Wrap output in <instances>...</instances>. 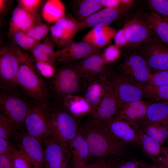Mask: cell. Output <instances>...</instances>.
<instances>
[{"instance_id":"54","label":"cell","mask_w":168,"mask_h":168,"mask_svg":"<svg viewBox=\"0 0 168 168\" xmlns=\"http://www.w3.org/2000/svg\"><path fill=\"white\" fill-rule=\"evenodd\" d=\"M117 165L116 166H115V167H113L112 168H117Z\"/></svg>"},{"instance_id":"4","label":"cell","mask_w":168,"mask_h":168,"mask_svg":"<svg viewBox=\"0 0 168 168\" xmlns=\"http://www.w3.org/2000/svg\"><path fill=\"white\" fill-rule=\"evenodd\" d=\"M58 104L59 107L51 110L49 137L70 151V143L80 131V127L76 117L63 105Z\"/></svg>"},{"instance_id":"43","label":"cell","mask_w":168,"mask_h":168,"mask_svg":"<svg viewBox=\"0 0 168 168\" xmlns=\"http://www.w3.org/2000/svg\"><path fill=\"white\" fill-rule=\"evenodd\" d=\"M148 166L145 162L133 159L120 162L117 165V168H146Z\"/></svg>"},{"instance_id":"15","label":"cell","mask_w":168,"mask_h":168,"mask_svg":"<svg viewBox=\"0 0 168 168\" xmlns=\"http://www.w3.org/2000/svg\"><path fill=\"white\" fill-rule=\"evenodd\" d=\"M99 48L87 43L73 42L68 46L56 51L57 61L71 62L83 59L89 55L100 52Z\"/></svg>"},{"instance_id":"51","label":"cell","mask_w":168,"mask_h":168,"mask_svg":"<svg viewBox=\"0 0 168 168\" xmlns=\"http://www.w3.org/2000/svg\"><path fill=\"white\" fill-rule=\"evenodd\" d=\"M157 163V164L148 165L146 168H166L162 164L159 163Z\"/></svg>"},{"instance_id":"48","label":"cell","mask_w":168,"mask_h":168,"mask_svg":"<svg viewBox=\"0 0 168 168\" xmlns=\"http://www.w3.org/2000/svg\"><path fill=\"white\" fill-rule=\"evenodd\" d=\"M121 3V0H105L104 7L107 8L116 9Z\"/></svg>"},{"instance_id":"34","label":"cell","mask_w":168,"mask_h":168,"mask_svg":"<svg viewBox=\"0 0 168 168\" xmlns=\"http://www.w3.org/2000/svg\"><path fill=\"white\" fill-rule=\"evenodd\" d=\"M147 99L156 102L168 100V85L149 86L145 89Z\"/></svg>"},{"instance_id":"29","label":"cell","mask_w":168,"mask_h":168,"mask_svg":"<svg viewBox=\"0 0 168 168\" xmlns=\"http://www.w3.org/2000/svg\"><path fill=\"white\" fill-rule=\"evenodd\" d=\"M146 22L160 40L168 44V23L164 18L155 12L149 13Z\"/></svg>"},{"instance_id":"16","label":"cell","mask_w":168,"mask_h":168,"mask_svg":"<svg viewBox=\"0 0 168 168\" xmlns=\"http://www.w3.org/2000/svg\"><path fill=\"white\" fill-rule=\"evenodd\" d=\"M152 102L138 100L123 104L116 118L127 121L137 131L138 125L146 120L147 108Z\"/></svg>"},{"instance_id":"36","label":"cell","mask_w":168,"mask_h":168,"mask_svg":"<svg viewBox=\"0 0 168 168\" xmlns=\"http://www.w3.org/2000/svg\"><path fill=\"white\" fill-rule=\"evenodd\" d=\"M51 27L46 24L36 23L26 32L35 40L40 42L50 31Z\"/></svg>"},{"instance_id":"31","label":"cell","mask_w":168,"mask_h":168,"mask_svg":"<svg viewBox=\"0 0 168 168\" xmlns=\"http://www.w3.org/2000/svg\"><path fill=\"white\" fill-rule=\"evenodd\" d=\"M33 58L49 63L55 66L57 60L56 51L49 43L45 42L38 44L32 50Z\"/></svg>"},{"instance_id":"9","label":"cell","mask_w":168,"mask_h":168,"mask_svg":"<svg viewBox=\"0 0 168 168\" xmlns=\"http://www.w3.org/2000/svg\"><path fill=\"white\" fill-rule=\"evenodd\" d=\"M12 91H2L1 93L0 114L16 126H21L24 124L30 104Z\"/></svg>"},{"instance_id":"22","label":"cell","mask_w":168,"mask_h":168,"mask_svg":"<svg viewBox=\"0 0 168 168\" xmlns=\"http://www.w3.org/2000/svg\"><path fill=\"white\" fill-rule=\"evenodd\" d=\"M37 18L18 5L12 12L10 19L9 34L12 35L18 31L26 32L36 24Z\"/></svg>"},{"instance_id":"44","label":"cell","mask_w":168,"mask_h":168,"mask_svg":"<svg viewBox=\"0 0 168 168\" xmlns=\"http://www.w3.org/2000/svg\"><path fill=\"white\" fill-rule=\"evenodd\" d=\"M150 2L157 12L165 16H168V0H151Z\"/></svg>"},{"instance_id":"32","label":"cell","mask_w":168,"mask_h":168,"mask_svg":"<svg viewBox=\"0 0 168 168\" xmlns=\"http://www.w3.org/2000/svg\"><path fill=\"white\" fill-rule=\"evenodd\" d=\"M105 0H85L82 1L77 9V13L82 21L94 14L104 6Z\"/></svg>"},{"instance_id":"40","label":"cell","mask_w":168,"mask_h":168,"mask_svg":"<svg viewBox=\"0 0 168 168\" xmlns=\"http://www.w3.org/2000/svg\"><path fill=\"white\" fill-rule=\"evenodd\" d=\"M166 85H168V70L152 74L149 86H157Z\"/></svg>"},{"instance_id":"49","label":"cell","mask_w":168,"mask_h":168,"mask_svg":"<svg viewBox=\"0 0 168 168\" xmlns=\"http://www.w3.org/2000/svg\"><path fill=\"white\" fill-rule=\"evenodd\" d=\"M7 1L6 0H0V12L1 16L5 12L6 9L7 8Z\"/></svg>"},{"instance_id":"1","label":"cell","mask_w":168,"mask_h":168,"mask_svg":"<svg viewBox=\"0 0 168 168\" xmlns=\"http://www.w3.org/2000/svg\"><path fill=\"white\" fill-rule=\"evenodd\" d=\"M80 131L87 144L89 159L94 158L96 161L125 155L124 143L111 133L104 122L91 116L80 127Z\"/></svg>"},{"instance_id":"17","label":"cell","mask_w":168,"mask_h":168,"mask_svg":"<svg viewBox=\"0 0 168 168\" xmlns=\"http://www.w3.org/2000/svg\"><path fill=\"white\" fill-rule=\"evenodd\" d=\"M42 144L27 133L23 134L20 140V150L30 160L34 168H46L45 150Z\"/></svg>"},{"instance_id":"20","label":"cell","mask_w":168,"mask_h":168,"mask_svg":"<svg viewBox=\"0 0 168 168\" xmlns=\"http://www.w3.org/2000/svg\"><path fill=\"white\" fill-rule=\"evenodd\" d=\"M72 168H85L88 164L89 152L87 144L80 131L71 141L69 147Z\"/></svg>"},{"instance_id":"46","label":"cell","mask_w":168,"mask_h":168,"mask_svg":"<svg viewBox=\"0 0 168 168\" xmlns=\"http://www.w3.org/2000/svg\"><path fill=\"white\" fill-rule=\"evenodd\" d=\"M0 168H12L10 152L0 155Z\"/></svg>"},{"instance_id":"33","label":"cell","mask_w":168,"mask_h":168,"mask_svg":"<svg viewBox=\"0 0 168 168\" xmlns=\"http://www.w3.org/2000/svg\"><path fill=\"white\" fill-rule=\"evenodd\" d=\"M11 36L15 43L24 50L31 51L36 45L40 43L24 31L16 32Z\"/></svg>"},{"instance_id":"52","label":"cell","mask_w":168,"mask_h":168,"mask_svg":"<svg viewBox=\"0 0 168 168\" xmlns=\"http://www.w3.org/2000/svg\"><path fill=\"white\" fill-rule=\"evenodd\" d=\"M164 155V157L168 160V147H163L161 152Z\"/></svg>"},{"instance_id":"38","label":"cell","mask_w":168,"mask_h":168,"mask_svg":"<svg viewBox=\"0 0 168 168\" xmlns=\"http://www.w3.org/2000/svg\"><path fill=\"white\" fill-rule=\"evenodd\" d=\"M33 58L35 66L41 76L47 78L54 76L56 72L54 66L48 62Z\"/></svg>"},{"instance_id":"14","label":"cell","mask_w":168,"mask_h":168,"mask_svg":"<svg viewBox=\"0 0 168 168\" xmlns=\"http://www.w3.org/2000/svg\"><path fill=\"white\" fill-rule=\"evenodd\" d=\"M78 63L82 75L86 82L99 77L107 78L109 68L100 51L82 59Z\"/></svg>"},{"instance_id":"6","label":"cell","mask_w":168,"mask_h":168,"mask_svg":"<svg viewBox=\"0 0 168 168\" xmlns=\"http://www.w3.org/2000/svg\"><path fill=\"white\" fill-rule=\"evenodd\" d=\"M116 70L129 80L145 89L149 86L152 74L145 60L138 54L126 58Z\"/></svg>"},{"instance_id":"39","label":"cell","mask_w":168,"mask_h":168,"mask_svg":"<svg viewBox=\"0 0 168 168\" xmlns=\"http://www.w3.org/2000/svg\"><path fill=\"white\" fill-rule=\"evenodd\" d=\"M109 157L100 159L88 164L85 168H112L120 162L115 157Z\"/></svg>"},{"instance_id":"28","label":"cell","mask_w":168,"mask_h":168,"mask_svg":"<svg viewBox=\"0 0 168 168\" xmlns=\"http://www.w3.org/2000/svg\"><path fill=\"white\" fill-rule=\"evenodd\" d=\"M139 128L162 145L168 143V127L145 120L138 125Z\"/></svg>"},{"instance_id":"18","label":"cell","mask_w":168,"mask_h":168,"mask_svg":"<svg viewBox=\"0 0 168 168\" xmlns=\"http://www.w3.org/2000/svg\"><path fill=\"white\" fill-rule=\"evenodd\" d=\"M108 84L107 79L105 77L95 78L86 83L82 96L90 105L92 112L100 104L105 94Z\"/></svg>"},{"instance_id":"10","label":"cell","mask_w":168,"mask_h":168,"mask_svg":"<svg viewBox=\"0 0 168 168\" xmlns=\"http://www.w3.org/2000/svg\"><path fill=\"white\" fill-rule=\"evenodd\" d=\"M160 40H150L143 43L139 54L145 60L152 74L168 70V46Z\"/></svg>"},{"instance_id":"12","label":"cell","mask_w":168,"mask_h":168,"mask_svg":"<svg viewBox=\"0 0 168 168\" xmlns=\"http://www.w3.org/2000/svg\"><path fill=\"white\" fill-rule=\"evenodd\" d=\"M123 104L109 83L104 97L91 116L103 122L110 120L118 116Z\"/></svg>"},{"instance_id":"19","label":"cell","mask_w":168,"mask_h":168,"mask_svg":"<svg viewBox=\"0 0 168 168\" xmlns=\"http://www.w3.org/2000/svg\"><path fill=\"white\" fill-rule=\"evenodd\" d=\"M104 122L111 133L123 143H139L137 131L127 121L115 118Z\"/></svg>"},{"instance_id":"53","label":"cell","mask_w":168,"mask_h":168,"mask_svg":"<svg viewBox=\"0 0 168 168\" xmlns=\"http://www.w3.org/2000/svg\"><path fill=\"white\" fill-rule=\"evenodd\" d=\"M166 21L168 23V17L166 16H165L164 17Z\"/></svg>"},{"instance_id":"3","label":"cell","mask_w":168,"mask_h":168,"mask_svg":"<svg viewBox=\"0 0 168 168\" xmlns=\"http://www.w3.org/2000/svg\"><path fill=\"white\" fill-rule=\"evenodd\" d=\"M86 82L82 75L78 63H76L56 72L51 80L50 87L56 102L63 104L69 96H81Z\"/></svg>"},{"instance_id":"55","label":"cell","mask_w":168,"mask_h":168,"mask_svg":"<svg viewBox=\"0 0 168 168\" xmlns=\"http://www.w3.org/2000/svg\"><path fill=\"white\" fill-rule=\"evenodd\" d=\"M165 101H166L168 103V100H166Z\"/></svg>"},{"instance_id":"25","label":"cell","mask_w":168,"mask_h":168,"mask_svg":"<svg viewBox=\"0 0 168 168\" xmlns=\"http://www.w3.org/2000/svg\"><path fill=\"white\" fill-rule=\"evenodd\" d=\"M146 120L168 127V103L165 101L152 102L147 108Z\"/></svg>"},{"instance_id":"2","label":"cell","mask_w":168,"mask_h":168,"mask_svg":"<svg viewBox=\"0 0 168 168\" xmlns=\"http://www.w3.org/2000/svg\"><path fill=\"white\" fill-rule=\"evenodd\" d=\"M20 60L16 82L28 96L35 101L48 104L49 91L46 84L30 58L16 48Z\"/></svg>"},{"instance_id":"24","label":"cell","mask_w":168,"mask_h":168,"mask_svg":"<svg viewBox=\"0 0 168 168\" xmlns=\"http://www.w3.org/2000/svg\"><path fill=\"white\" fill-rule=\"evenodd\" d=\"M117 31L109 25L92 28L82 37V41L99 48L107 45Z\"/></svg>"},{"instance_id":"8","label":"cell","mask_w":168,"mask_h":168,"mask_svg":"<svg viewBox=\"0 0 168 168\" xmlns=\"http://www.w3.org/2000/svg\"><path fill=\"white\" fill-rule=\"evenodd\" d=\"M107 78L116 96L123 103L147 99L145 89L129 80L117 70L109 69Z\"/></svg>"},{"instance_id":"42","label":"cell","mask_w":168,"mask_h":168,"mask_svg":"<svg viewBox=\"0 0 168 168\" xmlns=\"http://www.w3.org/2000/svg\"><path fill=\"white\" fill-rule=\"evenodd\" d=\"M42 2L40 0H20L18 5L37 18V10Z\"/></svg>"},{"instance_id":"30","label":"cell","mask_w":168,"mask_h":168,"mask_svg":"<svg viewBox=\"0 0 168 168\" xmlns=\"http://www.w3.org/2000/svg\"><path fill=\"white\" fill-rule=\"evenodd\" d=\"M141 144L144 152L148 156L154 158L156 161L157 157L161 152L162 145L144 132L140 128L137 130Z\"/></svg>"},{"instance_id":"27","label":"cell","mask_w":168,"mask_h":168,"mask_svg":"<svg viewBox=\"0 0 168 168\" xmlns=\"http://www.w3.org/2000/svg\"><path fill=\"white\" fill-rule=\"evenodd\" d=\"M63 105L76 117L91 114L92 112L90 105L82 96H69Z\"/></svg>"},{"instance_id":"37","label":"cell","mask_w":168,"mask_h":168,"mask_svg":"<svg viewBox=\"0 0 168 168\" xmlns=\"http://www.w3.org/2000/svg\"><path fill=\"white\" fill-rule=\"evenodd\" d=\"M16 127L9 120L0 114V138L8 140L14 133Z\"/></svg>"},{"instance_id":"5","label":"cell","mask_w":168,"mask_h":168,"mask_svg":"<svg viewBox=\"0 0 168 168\" xmlns=\"http://www.w3.org/2000/svg\"><path fill=\"white\" fill-rule=\"evenodd\" d=\"M51 113L48 104L36 101L30 104L24 124L27 133L41 143L49 137Z\"/></svg>"},{"instance_id":"21","label":"cell","mask_w":168,"mask_h":168,"mask_svg":"<svg viewBox=\"0 0 168 168\" xmlns=\"http://www.w3.org/2000/svg\"><path fill=\"white\" fill-rule=\"evenodd\" d=\"M124 28L128 43L143 44L150 40L152 30L146 22L142 20H132L127 23Z\"/></svg>"},{"instance_id":"11","label":"cell","mask_w":168,"mask_h":168,"mask_svg":"<svg viewBox=\"0 0 168 168\" xmlns=\"http://www.w3.org/2000/svg\"><path fill=\"white\" fill-rule=\"evenodd\" d=\"M80 30V21L66 15L51 26L50 31L52 40L61 48L74 41L73 39Z\"/></svg>"},{"instance_id":"35","label":"cell","mask_w":168,"mask_h":168,"mask_svg":"<svg viewBox=\"0 0 168 168\" xmlns=\"http://www.w3.org/2000/svg\"><path fill=\"white\" fill-rule=\"evenodd\" d=\"M10 152L12 168H34L30 160L20 150L13 148Z\"/></svg>"},{"instance_id":"7","label":"cell","mask_w":168,"mask_h":168,"mask_svg":"<svg viewBox=\"0 0 168 168\" xmlns=\"http://www.w3.org/2000/svg\"><path fill=\"white\" fill-rule=\"evenodd\" d=\"M20 63L16 47H3L1 49L0 87L2 91H12L18 86L16 76Z\"/></svg>"},{"instance_id":"47","label":"cell","mask_w":168,"mask_h":168,"mask_svg":"<svg viewBox=\"0 0 168 168\" xmlns=\"http://www.w3.org/2000/svg\"><path fill=\"white\" fill-rule=\"evenodd\" d=\"M13 148L8 140L0 138V155L10 152Z\"/></svg>"},{"instance_id":"23","label":"cell","mask_w":168,"mask_h":168,"mask_svg":"<svg viewBox=\"0 0 168 168\" xmlns=\"http://www.w3.org/2000/svg\"><path fill=\"white\" fill-rule=\"evenodd\" d=\"M119 9L105 8L94 13L80 21V30L109 25L119 16Z\"/></svg>"},{"instance_id":"41","label":"cell","mask_w":168,"mask_h":168,"mask_svg":"<svg viewBox=\"0 0 168 168\" xmlns=\"http://www.w3.org/2000/svg\"><path fill=\"white\" fill-rule=\"evenodd\" d=\"M121 52L115 44L108 47L102 54L105 62L107 64L115 61L119 57Z\"/></svg>"},{"instance_id":"50","label":"cell","mask_w":168,"mask_h":168,"mask_svg":"<svg viewBox=\"0 0 168 168\" xmlns=\"http://www.w3.org/2000/svg\"><path fill=\"white\" fill-rule=\"evenodd\" d=\"M156 162L162 164L166 168H168V160L164 157H160L157 159Z\"/></svg>"},{"instance_id":"26","label":"cell","mask_w":168,"mask_h":168,"mask_svg":"<svg viewBox=\"0 0 168 168\" xmlns=\"http://www.w3.org/2000/svg\"><path fill=\"white\" fill-rule=\"evenodd\" d=\"M66 8L60 0H49L45 3L42 11L43 19L48 23H55L65 16Z\"/></svg>"},{"instance_id":"45","label":"cell","mask_w":168,"mask_h":168,"mask_svg":"<svg viewBox=\"0 0 168 168\" xmlns=\"http://www.w3.org/2000/svg\"><path fill=\"white\" fill-rule=\"evenodd\" d=\"M114 44L119 48L123 47L128 43L125 35L124 28L117 32L114 37Z\"/></svg>"},{"instance_id":"13","label":"cell","mask_w":168,"mask_h":168,"mask_svg":"<svg viewBox=\"0 0 168 168\" xmlns=\"http://www.w3.org/2000/svg\"><path fill=\"white\" fill-rule=\"evenodd\" d=\"M44 143L46 168H72L70 164L69 150L49 137Z\"/></svg>"}]
</instances>
